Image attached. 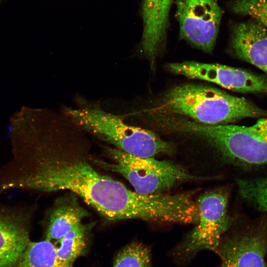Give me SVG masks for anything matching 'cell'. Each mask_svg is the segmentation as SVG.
<instances>
[{"label":"cell","instance_id":"cell-7","mask_svg":"<svg viewBox=\"0 0 267 267\" xmlns=\"http://www.w3.org/2000/svg\"><path fill=\"white\" fill-rule=\"evenodd\" d=\"M221 267H267V215L246 222L222 238Z\"/></svg>","mask_w":267,"mask_h":267},{"label":"cell","instance_id":"cell-5","mask_svg":"<svg viewBox=\"0 0 267 267\" xmlns=\"http://www.w3.org/2000/svg\"><path fill=\"white\" fill-rule=\"evenodd\" d=\"M107 150L113 163L96 162L104 168L121 174L135 192L140 194H160L183 182L205 179L191 175L170 162L133 155L116 148H107Z\"/></svg>","mask_w":267,"mask_h":267},{"label":"cell","instance_id":"cell-4","mask_svg":"<svg viewBox=\"0 0 267 267\" xmlns=\"http://www.w3.org/2000/svg\"><path fill=\"white\" fill-rule=\"evenodd\" d=\"M66 112L76 124L133 155L153 157L173 150V146L153 132L127 123L120 117L96 107L68 108Z\"/></svg>","mask_w":267,"mask_h":267},{"label":"cell","instance_id":"cell-10","mask_svg":"<svg viewBox=\"0 0 267 267\" xmlns=\"http://www.w3.org/2000/svg\"><path fill=\"white\" fill-rule=\"evenodd\" d=\"M174 2V0H142L143 30L140 47L151 68L165 46Z\"/></svg>","mask_w":267,"mask_h":267},{"label":"cell","instance_id":"cell-6","mask_svg":"<svg viewBox=\"0 0 267 267\" xmlns=\"http://www.w3.org/2000/svg\"><path fill=\"white\" fill-rule=\"evenodd\" d=\"M228 193L218 189L202 194L197 202L199 218L196 226L175 250L177 258L186 260L198 252H217L224 233L231 227L228 213Z\"/></svg>","mask_w":267,"mask_h":267},{"label":"cell","instance_id":"cell-12","mask_svg":"<svg viewBox=\"0 0 267 267\" xmlns=\"http://www.w3.org/2000/svg\"><path fill=\"white\" fill-rule=\"evenodd\" d=\"M26 217L0 213V267H16L30 243Z\"/></svg>","mask_w":267,"mask_h":267},{"label":"cell","instance_id":"cell-13","mask_svg":"<svg viewBox=\"0 0 267 267\" xmlns=\"http://www.w3.org/2000/svg\"><path fill=\"white\" fill-rule=\"evenodd\" d=\"M88 212L75 198L68 197L55 207L51 212L46 231V239L59 240L74 227L81 223Z\"/></svg>","mask_w":267,"mask_h":267},{"label":"cell","instance_id":"cell-8","mask_svg":"<svg viewBox=\"0 0 267 267\" xmlns=\"http://www.w3.org/2000/svg\"><path fill=\"white\" fill-rule=\"evenodd\" d=\"M220 0H176L179 37L198 48L213 51L223 11Z\"/></svg>","mask_w":267,"mask_h":267},{"label":"cell","instance_id":"cell-16","mask_svg":"<svg viewBox=\"0 0 267 267\" xmlns=\"http://www.w3.org/2000/svg\"><path fill=\"white\" fill-rule=\"evenodd\" d=\"M236 182L242 199L267 215V174L256 178H237Z\"/></svg>","mask_w":267,"mask_h":267},{"label":"cell","instance_id":"cell-2","mask_svg":"<svg viewBox=\"0 0 267 267\" xmlns=\"http://www.w3.org/2000/svg\"><path fill=\"white\" fill-rule=\"evenodd\" d=\"M162 116L181 115L208 125L233 123L246 118H260L267 111L244 97L211 87L185 84L164 92L150 110Z\"/></svg>","mask_w":267,"mask_h":267},{"label":"cell","instance_id":"cell-14","mask_svg":"<svg viewBox=\"0 0 267 267\" xmlns=\"http://www.w3.org/2000/svg\"><path fill=\"white\" fill-rule=\"evenodd\" d=\"M56 248L51 241L47 239L38 242H30L16 267H69L63 265L58 260Z\"/></svg>","mask_w":267,"mask_h":267},{"label":"cell","instance_id":"cell-3","mask_svg":"<svg viewBox=\"0 0 267 267\" xmlns=\"http://www.w3.org/2000/svg\"><path fill=\"white\" fill-rule=\"evenodd\" d=\"M178 130L200 138L232 163L246 166L267 163V116L250 126L208 125L184 118Z\"/></svg>","mask_w":267,"mask_h":267},{"label":"cell","instance_id":"cell-15","mask_svg":"<svg viewBox=\"0 0 267 267\" xmlns=\"http://www.w3.org/2000/svg\"><path fill=\"white\" fill-rule=\"evenodd\" d=\"M88 230V226L80 223L59 240L56 255L61 264L73 267L74 261L85 250Z\"/></svg>","mask_w":267,"mask_h":267},{"label":"cell","instance_id":"cell-1","mask_svg":"<svg viewBox=\"0 0 267 267\" xmlns=\"http://www.w3.org/2000/svg\"><path fill=\"white\" fill-rule=\"evenodd\" d=\"M20 185L46 192L70 190L111 221L139 219L184 223L191 211L185 193L140 194L81 160L47 161Z\"/></svg>","mask_w":267,"mask_h":267},{"label":"cell","instance_id":"cell-17","mask_svg":"<svg viewBox=\"0 0 267 267\" xmlns=\"http://www.w3.org/2000/svg\"><path fill=\"white\" fill-rule=\"evenodd\" d=\"M113 267H151L149 250L141 243L132 242L118 254Z\"/></svg>","mask_w":267,"mask_h":267},{"label":"cell","instance_id":"cell-18","mask_svg":"<svg viewBox=\"0 0 267 267\" xmlns=\"http://www.w3.org/2000/svg\"><path fill=\"white\" fill-rule=\"evenodd\" d=\"M233 13L249 16L267 29V0H228Z\"/></svg>","mask_w":267,"mask_h":267},{"label":"cell","instance_id":"cell-9","mask_svg":"<svg viewBox=\"0 0 267 267\" xmlns=\"http://www.w3.org/2000/svg\"><path fill=\"white\" fill-rule=\"evenodd\" d=\"M166 68L174 74L212 82L233 91L267 94V76L242 69L195 61L171 63Z\"/></svg>","mask_w":267,"mask_h":267},{"label":"cell","instance_id":"cell-11","mask_svg":"<svg viewBox=\"0 0 267 267\" xmlns=\"http://www.w3.org/2000/svg\"><path fill=\"white\" fill-rule=\"evenodd\" d=\"M229 47L238 58L267 76V29L254 20L230 24Z\"/></svg>","mask_w":267,"mask_h":267}]
</instances>
